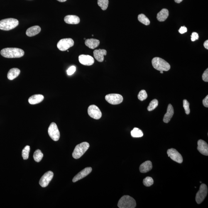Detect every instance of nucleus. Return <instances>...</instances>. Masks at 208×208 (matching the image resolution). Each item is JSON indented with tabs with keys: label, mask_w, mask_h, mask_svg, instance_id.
I'll list each match as a JSON object with an SVG mask.
<instances>
[{
	"label": "nucleus",
	"mask_w": 208,
	"mask_h": 208,
	"mask_svg": "<svg viewBox=\"0 0 208 208\" xmlns=\"http://www.w3.org/2000/svg\"><path fill=\"white\" fill-rule=\"evenodd\" d=\"M1 54L2 56L6 58H19L24 55V52L21 49L8 48L3 49Z\"/></svg>",
	"instance_id": "1"
},
{
	"label": "nucleus",
	"mask_w": 208,
	"mask_h": 208,
	"mask_svg": "<svg viewBox=\"0 0 208 208\" xmlns=\"http://www.w3.org/2000/svg\"><path fill=\"white\" fill-rule=\"evenodd\" d=\"M152 64L154 68L158 71L167 72L170 69V64L160 57H154L152 60Z\"/></svg>",
	"instance_id": "2"
},
{
	"label": "nucleus",
	"mask_w": 208,
	"mask_h": 208,
	"mask_svg": "<svg viewBox=\"0 0 208 208\" xmlns=\"http://www.w3.org/2000/svg\"><path fill=\"white\" fill-rule=\"evenodd\" d=\"M136 202L133 198L129 195L123 196L118 202L120 208H134L136 207Z\"/></svg>",
	"instance_id": "3"
},
{
	"label": "nucleus",
	"mask_w": 208,
	"mask_h": 208,
	"mask_svg": "<svg viewBox=\"0 0 208 208\" xmlns=\"http://www.w3.org/2000/svg\"><path fill=\"white\" fill-rule=\"evenodd\" d=\"M19 24L17 19L14 18H8L0 21V29L9 30L16 28Z\"/></svg>",
	"instance_id": "4"
},
{
	"label": "nucleus",
	"mask_w": 208,
	"mask_h": 208,
	"mask_svg": "<svg viewBox=\"0 0 208 208\" xmlns=\"http://www.w3.org/2000/svg\"><path fill=\"white\" fill-rule=\"evenodd\" d=\"M89 147V144L87 142H84L77 145L75 147L72 153V157L76 159L80 158L87 152Z\"/></svg>",
	"instance_id": "5"
},
{
	"label": "nucleus",
	"mask_w": 208,
	"mask_h": 208,
	"mask_svg": "<svg viewBox=\"0 0 208 208\" xmlns=\"http://www.w3.org/2000/svg\"><path fill=\"white\" fill-rule=\"evenodd\" d=\"M74 41L71 38L62 39L57 44V47L61 51H65L73 46Z\"/></svg>",
	"instance_id": "6"
},
{
	"label": "nucleus",
	"mask_w": 208,
	"mask_h": 208,
	"mask_svg": "<svg viewBox=\"0 0 208 208\" xmlns=\"http://www.w3.org/2000/svg\"><path fill=\"white\" fill-rule=\"evenodd\" d=\"M208 188L205 184H202L200 189L196 194L195 200L198 204H200L204 200L207 195Z\"/></svg>",
	"instance_id": "7"
},
{
	"label": "nucleus",
	"mask_w": 208,
	"mask_h": 208,
	"mask_svg": "<svg viewBox=\"0 0 208 208\" xmlns=\"http://www.w3.org/2000/svg\"><path fill=\"white\" fill-rule=\"evenodd\" d=\"M48 132L49 136L54 141H58L60 139V131L55 123L52 122L50 124L48 128Z\"/></svg>",
	"instance_id": "8"
},
{
	"label": "nucleus",
	"mask_w": 208,
	"mask_h": 208,
	"mask_svg": "<svg viewBox=\"0 0 208 208\" xmlns=\"http://www.w3.org/2000/svg\"><path fill=\"white\" fill-rule=\"evenodd\" d=\"M105 99L109 104L113 105H116L121 104L123 102V98L120 94H110L105 96Z\"/></svg>",
	"instance_id": "9"
},
{
	"label": "nucleus",
	"mask_w": 208,
	"mask_h": 208,
	"mask_svg": "<svg viewBox=\"0 0 208 208\" xmlns=\"http://www.w3.org/2000/svg\"><path fill=\"white\" fill-rule=\"evenodd\" d=\"M88 114L91 118L96 120H99L102 116V113L97 106L95 105H91L88 109Z\"/></svg>",
	"instance_id": "10"
},
{
	"label": "nucleus",
	"mask_w": 208,
	"mask_h": 208,
	"mask_svg": "<svg viewBox=\"0 0 208 208\" xmlns=\"http://www.w3.org/2000/svg\"><path fill=\"white\" fill-rule=\"evenodd\" d=\"M167 154L172 159L177 163H181L183 162L182 157L179 152L175 149L171 148L167 150Z\"/></svg>",
	"instance_id": "11"
},
{
	"label": "nucleus",
	"mask_w": 208,
	"mask_h": 208,
	"mask_svg": "<svg viewBox=\"0 0 208 208\" xmlns=\"http://www.w3.org/2000/svg\"><path fill=\"white\" fill-rule=\"evenodd\" d=\"M54 174L52 171H48L44 174L40 180L39 184L42 187L48 186L49 183L53 178Z\"/></svg>",
	"instance_id": "12"
},
{
	"label": "nucleus",
	"mask_w": 208,
	"mask_h": 208,
	"mask_svg": "<svg viewBox=\"0 0 208 208\" xmlns=\"http://www.w3.org/2000/svg\"><path fill=\"white\" fill-rule=\"evenodd\" d=\"M79 61L82 65L88 66L92 65L94 62L93 57L88 55H82L79 56Z\"/></svg>",
	"instance_id": "13"
},
{
	"label": "nucleus",
	"mask_w": 208,
	"mask_h": 208,
	"mask_svg": "<svg viewBox=\"0 0 208 208\" xmlns=\"http://www.w3.org/2000/svg\"><path fill=\"white\" fill-rule=\"evenodd\" d=\"M92 169L90 167H87L81 171L78 174L75 176L72 179V182H76L78 181V180L84 178L88 175L89 173L92 172Z\"/></svg>",
	"instance_id": "14"
},
{
	"label": "nucleus",
	"mask_w": 208,
	"mask_h": 208,
	"mask_svg": "<svg viewBox=\"0 0 208 208\" xmlns=\"http://www.w3.org/2000/svg\"><path fill=\"white\" fill-rule=\"evenodd\" d=\"M197 150L202 155L208 156V145L205 141L200 140L198 141Z\"/></svg>",
	"instance_id": "15"
},
{
	"label": "nucleus",
	"mask_w": 208,
	"mask_h": 208,
	"mask_svg": "<svg viewBox=\"0 0 208 208\" xmlns=\"http://www.w3.org/2000/svg\"><path fill=\"white\" fill-rule=\"evenodd\" d=\"M107 54V51L105 50H101L99 49V50H94L93 52V55L94 58L96 60L99 62H102L104 60V56H106Z\"/></svg>",
	"instance_id": "16"
},
{
	"label": "nucleus",
	"mask_w": 208,
	"mask_h": 208,
	"mask_svg": "<svg viewBox=\"0 0 208 208\" xmlns=\"http://www.w3.org/2000/svg\"><path fill=\"white\" fill-rule=\"evenodd\" d=\"M174 114V109L171 104H169L167 108V113L165 115L163 118V121L165 123H168Z\"/></svg>",
	"instance_id": "17"
},
{
	"label": "nucleus",
	"mask_w": 208,
	"mask_h": 208,
	"mask_svg": "<svg viewBox=\"0 0 208 208\" xmlns=\"http://www.w3.org/2000/svg\"><path fill=\"white\" fill-rule=\"evenodd\" d=\"M66 23L71 24H77L80 23V19L75 15H67L64 18Z\"/></svg>",
	"instance_id": "18"
},
{
	"label": "nucleus",
	"mask_w": 208,
	"mask_h": 208,
	"mask_svg": "<svg viewBox=\"0 0 208 208\" xmlns=\"http://www.w3.org/2000/svg\"><path fill=\"white\" fill-rule=\"evenodd\" d=\"M153 167L152 162L148 160L141 164L140 167V171L142 173H147L151 170Z\"/></svg>",
	"instance_id": "19"
},
{
	"label": "nucleus",
	"mask_w": 208,
	"mask_h": 208,
	"mask_svg": "<svg viewBox=\"0 0 208 208\" xmlns=\"http://www.w3.org/2000/svg\"><path fill=\"white\" fill-rule=\"evenodd\" d=\"M44 99V96L42 94H35L30 96L29 99V103L31 104H35L41 102Z\"/></svg>",
	"instance_id": "20"
},
{
	"label": "nucleus",
	"mask_w": 208,
	"mask_h": 208,
	"mask_svg": "<svg viewBox=\"0 0 208 208\" xmlns=\"http://www.w3.org/2000/svg\"><path fill=\"white\" fill-rule=\"evenodd\" d=\"M40 31H41V28L39 26H33L27 29L26 34L29 37L34 36L38 34Z\"/></svg>",
	"instance_id": "21"
},
{
	"label": "nucleus",
	"mask_w": 208,
	"mask_h": 208,
	"mask_svg": "<svg viewBox=\"0 0 208 208\" xmlns=\"http://www.w3.org/2000/svg\"><path fill=\"white\" fill-rule=\"evenodd\" d=\"M99 40L95 39H90L86 40L85 44L89 48L94 49L99 46Z\"/></svg>",
	"instance_id": "22"
},
{
	"label": "nucleus",
	"mask_w": 208,
	"mask_h": 208,
	"mask_svg": "<svg viewBox=\"0 0 208 208\" xmlns=\"http://www.w3.org/2000/svg\"><path fill=\"white\" fill-rule=\"evenodd\" d=\"M169 16V11L166 9H162L157 15V19L158 21L163 22L167 19Z\"/></svg>",
	"instance_id": "23"
},
{
	"label": "nucleus",
	"mask_w": 208,
	"mask_h": 208,
	"mask_svg": "<svg viewBox=\"0 0 208 208\" xmlns=\"http://www.w3.org/2000/svg\"><path fill=\"white\" fill-rule=\"evenodd\" d=\"M21 72L20 69L13 68L10 69L8 74V78L10 80H13L19 75Z\"/></svg>",
	"instance_id": "24"
},
{
	"label": "nucleus",
	"mask_w": 208,
	"mask_h": 208,
	"mask_svg": "<svg viewBox=\"0 0 208 208\" xmlns=\"http://www.w3.org/2000/svg\"><path fill=\"white\" fill-rule=\"evenodd\" d=\"M131 136L133 138H140L142 137L143 133L141 130L135 128L131 132Z\"/></svg>",
	"instance_id": "25"
},
{
	"label": "nucleus",
	"mask_w": 208,
	"mask_h": 208,
	"mask_svg": "<svg viewBox=\"0 0 208 208\" xmlns=\"http://www.w3.org/2000/svg\"><path fill=\"white\" fill-rule=\"evenodd\" d=\"M43 157V153L39 149L35 150L34 153L33 158L35 162H39L41 161Z\"/></svg>",
	"instance_id": "26"
},
{
	"label": "nucleus",
	"mask_w": 208,
	"mask_h": 208,
	"mask_svg": "<svg viewBox=\"0 0 208 208\" xmlns=\"http://www.w3.org/2000/svg\"><path fill=\"white\" fill-rule=\"evenodd\" d=\"M138 18L139 21L146 26H148L150 24V20L145 15L142 14V13L139 15Z\"/></svg>",
	"instance_id": "27"
},
{
	"label": "nucleus",
	"mask_w": 208,
	"mask_h": 208,
	"mask_svg": "<svg viewBox=\"0 0 208 208\" xmlns=\"http://www.w3.org/2000/svg\"><path fill=\"white\" fill-rule=\"evenodd\" d=\"M98 5L104 11L107 9L109 4V0H98Z\"/></svg>",
	"instance_id": "28"
},
{
	"label": "nucleus",
	"mask_w": 208,
	"mask_h": 208,
	"mask_svg": "<svg viewBox=\"0 0 208 208\" xmlns=\"http://www.w3.org/2000/svg\"><path fill=\"white\" fill-rule=\"evenodd\" d=\"M30 147L29 146L27 145L25 147L22 151V157L24 160H26L28 159L29 156V153L30 152Z\"/></svg>",
	"instance_id": "29"
},
{
	"label": "nucleus",
	"mask_w": 208,
	"mask_h": 208,
	"mask_svg": "<svg viewBox=\"0 0 208 208\" xmlns=\"http://www.w3.org/2000/svg\"><path fill=\"white\" fill-rule=\"evenodd\" d=\"M158 101L157 99H153L150 102L148 106V110L149 111L153 110L158 106Z\"/></svg>",
	"instance_id": "30"
},
{
	"label": "nucleus",
	"mask_w": 208,
	"mask_h": 208,
	"mask_svg": "<svg viewBox=\"0 0 208 208\" xmlns=\"http://www.w3.org/2000/svg\"><path fill=\"white\" fill-rule=\"evenodd\" d=\"M154 181L153 179L151 177H147L144 179L143 184L146 187L151 186L153 184Z\"/></svg>",
	"instance_id": "31"
},
{
	"label": "nucleus",
	"mask_w": 208,
	"mask_h": 208,
	"mask_svg": "<svg viewBox=\"0 0 208 208\" xmlns=\"http://www.w3.org/2000/svg\"><path fill=\"white\" fill-rule=\"evenodd\" d=\"M147 97V94L146 91L145 90L140 91L138 95V99L141 101H143L146 99Z\"/></svg>",
	"instance_id": "32"
},
{
	"label": "nucleus",
	"mask_w": 208,
	"mask_h": 208,
	"mask_svg": "<svg viewBox=\"0 0 208 208\" xmlns=\"http://www.w3.org/2000/svg\"><path fill=\"white\" fill-rule=\"evenodd\" d=\"M190 104L186 99H184L183 100V107L185 109L186 114L189 115L190 113V109L189 108Z\"/></svg>",
	"instance_id": "33"
},
{
	"label": "nucleus",
	"mask_w": 208,
	"mask_h": 208,
	"mask_svg": "<svg viewBox=\"0 0 208 208\" xmlns=\"http://www.w3.org/2000/svg\"><path fill=\"white\" fill-rule=\"evenodd\" d=\"M76 67L75 66H72L69 67L67 71V75L70 76L72 75L76 72Z\"/></svg>",
	"instance_id": "34"
},
{
	"label": "nucleus",
	"mask_w": 208,
	"mask_h": 208,
	"mask_svg": "<svg viewBox=\"0 0 208 208\" xmlns=\"http://www.w3.org/2000/svg\"><path fill=\"white\" fill-rule=\"evenodd\" d=\"M191 40L192 41H195L196 40L199 39V36L198 34L196 33V32H193L192 33V35H191Z\"/></svg>",
	"instance_id": "35"
},
{
	"label": "nucleus",
	"mask_w": 208,
	"mask_h": 208,
	"mask_svg": "<svg viewBox=\"0 0 208 208\" xmlns=\"http://www.w3.org/2000/svg\"><path fill=\"white\" fill-rule=\"evenodd\" d=\"M202 79L204 82H208V69H207L205 71L202 75Z\"/></svg>",
	"instance_id": "36"
},
{
	"label": "nucleus",
	"mask_w": 208,
	"mask_h": 208,
	"mask_svg": "<svg viewBox=\"0 0 208 208\" xmlns=\"http://www.w3.org/2000/svg\"><path fill=\"white\" fill-rule=\"evenodd\" d=\"M187 31V29L186 27L185 26H182L181 27L180 29L179 30V33L181 34L186 33Z\"/></svg>",
	"instance_id": "37"
},
{
	"label": "nucleus",
	"mask_w": 208,
	"mask_h": 208,
	"mask_svg": "<svg viewBox=\"0 0 208 208\" xmlns=\"http://www.w3.org/2000/svg\"><path fill=\"white\" fill-rule=\"evenodd\" d=\"M203 104L205 107H208V96L207 95L205 99L203 100Z\"/></svg>",
	"instance_id": "38"
},
{
	"label": "nucleus",
	"mask_w": 208,
	"mask_h": 208,
	"mask_svg": "<svg viewBox=\"0 0 208 208\" xmlns=\"http://www.w3.org/2000/svg\"><path fill=\"white\" fill-rule=\"evenodd\" d=\"M204 45L206 49H207V50H208V40H206L205 42H204Z\"/></svg>",
	"instance_id": "39"
},
{
	"label": "nucleus",
	"mask_w": 208,
	"mask_h": 208,
	"mask_svg": "<svg viewBox=\"0 0 208 208\" xmlns=\"http://www.w3.org/2000/svg\"><path fill=\"white\" fill-rule=\"evenodd\" d=\"M183 1V0H175V1L177 3H180Z\"/></svg>",
	"instance_id": "40"
},
{
	"label": "nucleus",
	"mask_w": 208,
	"mask_h": 208,
	"mask_svg": "<svg viewBox=\"0 0 208 208\" xmlns=\"http://www.w3.org/2000/svg\"><path fill=\"white\" fill-rule=\"evenodd\" d=\"M60 2H65L67 1V0H57Z\"/></svg>",
	"instance_id": "41"
},
{
	"label": "nucleus",
	"mask_w": 208,
	"mask_h": 208,
	"mask_svg": "<svg viewBox=\"0 0 208 208\" xmlns=\"http://www.w3.org/2000/svg\"><path fill=\"white\" fill-rule=\"evenodd\" d=\"M160 72L161 73L163 74V71H160Z\"/></svg>",
	"instance_id": "42"
},
{
	"label": "nucleus",
	"mask_w": 208,
	"mask_h": 208,
	"mask_svg": "<svg viewBox=\"0 0 208 208\" xmlns=\"http://www.w3.org/2000/svg\"><path fill=\"white\" fill-rule=\"evenodd\" d=\"M84 40H86V38H84Z\"/></svg>",
	"instance_id": "43"
}]
</instances>
